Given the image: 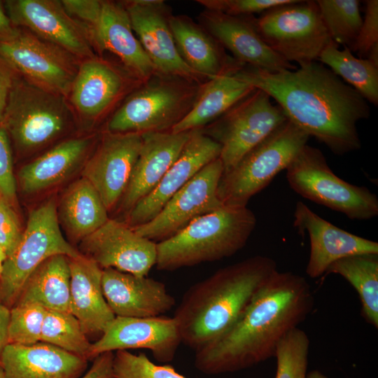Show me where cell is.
Wrapping results in <instances>:
<instances>
[{
  "mask_svg": "<svg viewBox=\"0 0 378 378\" xmlns=\"http://www.w3.org/2000/svg\"><path fill=\"white\" fill-rule=\"evenodd\" d=\"M7 255L3 248L0 246V260H5Z\"/></svg>",
  "mask_w": 378,
  "mask_h": 378,
  "instance_id": "50",
  "label": "cell"
},
{
  "mask_svg": "<svg viewBox=\"0 0 378 378\" xmlns=\"http://www.w3.org/2000/svg\"><path fill=\"white\" fill-rule=\"evenodd\" d=\"M142 144L139 133L107 132L83 171L108 212L118 205L129 183Z\"/></svg>",
  "mask_w": 378,
  "mask_h": 378,
  "instance_id": "18",
  "label": "cell"
},
{
  "mask_svg": "<svg viewBox=\"0 0 378 378\" xmlns=\"http://www.w3.org/2000/svg\"><path fill=\"white\" fill-rule=\"evenodd\" d=\"M192 131L141 134L142 144L129 183L118 204L126 216L136 203L157 186L180 155Z\"/></svg>",
  "mask_w": 378,
  "mask_h": 378,
  "instance_id": "23",
  "label": "cell"
},
{
  "mask_svg": "<svg viewBox=\"0 0 378 378\" xmlns=\"http://www.w3.org/2000/svg\"><path fill=\"white\" fill-rule=\"evenodd\" d=\"M306 378H330L318 370H314L307 372Z\"/></svg>",
  "mask_w": 378,
  "mask_h": 378,
  "instance_id": "49",
  "label": "cell"
},
{
  "mask_svg": "<svg viewBox=\"0 0 378 378\" xmlns=\"http://www.w3.org/2000/svg\"><path fill=\"white\" fill-rule=\"evenodd\" d=\"M6 8L14 25L28 29L76 57H95L87 31L67 14L60 1L11 0L6 1Z\"/></svg>",
  "mask_w": 378,
  "mask_h": 378,
  "instance_id": "15",
  "label": "cell"
},
{
  "mask_svg": "<svg viewBox=\"0 0 378 378\" xmlns=\"http://www.w3.org/2000/svg\"><path fill=\"white\" fill-rule=\"evenodd\" d=\"M0 197H1V196L0 195Z\"/></svg>",
  "mask_w": 378,
  "mask_h": 378,
  "instance_id": "53",
  "label": "cell"
},
{
  "mask_svg": "<svg viewBox=\"0 0 378 378\" xmlns=\"http://www.w3.org/2000/svg\"><path fill=\"white\" fill-rule=\"evenodd\" d=\"M69 312L87 335L99 337L115 317L104 296L102 269L92 259L80 254L69 258Z\"/></svg>",
  "mask_w": 378,
  "mask_h": 378,
  "instance_id": "26",
  "label": "cell"
},
{
  "mask_svg": "<svg viewBox=\"0 0 378 378\" xmlns=\"http://www.w3.org/2000/svg\"><path fill=\"white\" fill-rule=\"evenodd\" d=\"M169 26L181 58L202 78L234 74L244 66L225 55L208 32L186 17L170 15Z\"/></svg>",
  "mask_w": 378,
  "mask_h": 378,
  "instance_id": "27",
  "label": "cell"
},
{
  "mask_svg": "<svg viewBox=\"0 0 378 378\" xmlns=\"http://www.w3.org/2000/svg\"><path fill=\"white\" fill-rule=\"evenodd\" d=\"M310 341L307 334L299 327L290 330L276 349L275 378H306Z\"/></svg>",
  "mask_w": 378,
  "mask_h": 378,
  "instance_id": "37",
  "label": "cell"
},
{
  "mask_svg": "<svg viewBox=\"0 0 378 378\" xmlns=\"http://www.w3.org/2000/svg\"><path fill=\"white\" fill-rule=\"evenodd\" d=\"M22 234L18 216L9 202L0 197V246L7 257L16 247Z\"/></svg>",
  "mask_w": 378,
  "mask_h": 378,
  "instance_id": "43",
  "label": "cell"
},
{
  "mask_svg": "<svg viewBox=\"0 0 378 378\" xmlns=\"http://www.w3.org/2000/svg\"><path fill=\"white\" fill-rule=\"evenodd\" d=\"M378 47V1H365V16L359 33L352 46L351 52L359 58H366L370 51Z\"/></svg>",
  "mask_w": 378,
  "mask_h": 378,
  "instance_id": "41",
  "label": "cell"
},
{
  "mask_svg": "<svg viewBox=\"0 0 378 378\" xmlns=\"http://www.w3.org/2000/svg\"><path fill=\"white\" fill-rule=\"evenodd\" d=\"M322 20L331 39L350 48L363 23L358 0H317Z\"/></svg>",
  "mask_w": 378,
  "mask_h": 378,
  "instance_id": "36",
  "label": "cell"
},
{
  "mask_svg": "<svg viewBox=\"0 0 378 378\" xmlns=\"http://www.w3.org/2000/svg\"><path fill=\"white\" fill-rule=\"evenodd\" d=\"M15 194L10 146L6 131L0 126V195L10 202L14 200Z\"/></svg>",
  "mask_w": 378,
  "mask_h": 378,
  "instance_id": "44",
  "label": "cell"
},
{
  "mask_svg": "<svg viewBox=\"0 0 378 378\" xmlns=\"http://www.w3.org/2000/svg\"><path fill=\"white\" fill-rule=\"evenodd\" d=\"M256 223L247 206L222 205L157 243L155 266L174 271L229 258L245 246Z\"/></svg>",
  "mask_w": 378,
  "mask_h": 378,
  "instance_id": "4",
  "label": "cell"
},
{
  "mask_svg": "<svg viewBox=\"0 0 378 378\" xmlns=\"http://www.w3.org/2000/svg\"><path fill=\"white\" fill-rule=\"evenodd\" d=\"M10 309L0 303V362L1 356L8 342V327ZM1 365V364H0Z\"/></svg>",
  "mask_w": 378,
  "mask_h": 378,
  "instance_id": "48",
  "label": "cell"
},
{
  "mask_svg": "<svg viewBox=\"0 0 378 378\" xmlns=\"http://www.w3.org/2000/svg\"><path fill=\"white\" fill-rule=\"evenodd\" d=\"M90 145L88 138L68 139L25 164L18 172L22 190L33 193L59 183L80 162Z\"/></svg>",
  "mask_w": 378,
  "mask_h": 378,
  "instance_id": "30",
  "label": "cell"
},
{
  "mask_svg": "<svg viewBox=\"0 0 378 378\" xmlns=\"http://www.w3.org/2000/svg\"><path fill=\"white\" fill-rule=\"evenodd\" d=\"M102 287L115 316H160L176 304L165 284L147 276H138L113 268L102 270Z\"/></svg>",
  "mask_w": 378,
  "mask_h": 378,
  "instance_id": "21",
  "label": "cell"
},
{
  "mask_svg": "<svg viewBox=\"0 0 378 378\" xmlns=\"http://www.w3.org/2000/svg\"><path fill=\"white\" fill-rule=\"evenodd\" d=\"M264 42L286 61L298 65L317 61L332 41L316 1H298L273 7L253 18Z\"/></svg>",
  "mask_w": 378,
  "mask_h": 378,
  "instance_id": "9",
  "label": "cell"
},
{
  "mask_svg": "<svg viewBox=\"0 0 378 378\" xmlns=\"http://www.w3.org/2000/svg\"><path fill=\"white\" fill-rule=\"evenodd\" d=\"M113 378H186L169 365H156L145 354L116 351L113 360Z\"/></svg>",
  "mask_w": 378,
  "mask_h": 378,
  "instance_id": "39",
  "label": "cell"
},
{
  "mask_svg": "<svg viewBox=\"0 0 378 378\" xmlns=\"http://www.w3.org/2000/svg\"><path fill=\"white\" fill-rule=\"evenodd\" d=\"M220 153L219 144L201 129L192 130L178 158L154 190L131 209L125 223L134 227L151 220L177 191Z\"/></svg>",
  "mask_w": 378,
  "mask_h": 378,
  "instance_id": "19",
  "label": "cell"
},
{
  "mask_svg": "<svg viewBox=\"0 0 378 378\" xmlns=\"http://www.w3.org/2000/svg\"><path fill=\"white\" fill-rule=\"evenodd\" d=\"M233 75L267 93L290 122L335 155L360 148L356 125L370 115L368 102L322 63L275 72L244 65Z\"/></svg>",
  "mask_w": 378,
  "mask_h": 378,
  "instance_id": "1",
  "label": "cell"
},
{
  "mask_svg": "<svg viewBox=\"0 0 378 378\" xmlns=\"http://www.w3.org/2000/svg\"><path fill=\"white\" fill-rule=\"evenodd\" d=\"M88 360L52 344H8L0 364L4 378H80Z\"/></svg>",
  "mask_w": 378,
  "mask_h": 378,
  "instance_id": "24",
  "label": "cell"
},
{
  "mask_svg": "<svg viewBox=\"0 0 378 378\" xmlns=\"http://www.w3.org/2000/svg\"><path fill=\"white\" fill-rule=\"evenodd\" d=\"M293 226L299 233H307L310 254L306 273L318 278L335 261L357 254H378V243L346 232L323 219L302 202L294 211Z\"/></svg>",
  "mask_w": 378,
  "mask_h": 378,
  "instance_id": "20",
  "label": "cell"
},
{
  "mask_svg": "<svg viewBox=\"0 0 378 378\" xmlns=\"http://www.w3.org/2000/svg\"><path fill=\"white\" fill-rule=\"evenodd\" d=\"M61 218L71 236L82 240L108 219V211L94 186L85 178L66 190L60 203Z\"/></svg>",
  "mask_w": 378,
  "mask_h": 378,
  "instance_id": "32",
  "label": "cell"
},
{
  "mask_svg": "<svg viewBox=\"0 0 378 378\" xmlns=\"http://www.w3.org/2000/svg\"><path fill=\"white\" fill-rule=\"evenodd\" d=\"M3 263H4V260H0V278L1 276L2 270H3Z\"/></svg>",
  "mask_w": 378,
  "mask_h": 378,
  "instance_id": "51",
  "label": "cell"
},
{
  "mask_svg": "<svg viewBox=\"0 0 378 378\" xmlns=\"http://www.w3.org/2000/svg\"><path fill=\"white\" fill-rule=\"evenodd\" d=\"M20 30L12 23L6 13L1 1H0V43L8 42L15 38Z\"/></svg>",
  "mask_w": 378,
  "mask_h": 378,
  "instance_id": "47",
  "label": "cell"
},
{
  "mask_svg": "<svg viewBox=\"0 0 378 378\" xmlns=\"http://www.w3.org/2000/svg\"><path fill=\"white\" fill-rule=\"evenodd\" d=\"M223 172L219 158L209 162L170 198L154 218L132 228L156 244L174 236L195 219L223 205L217 194Z\"/></svg>",
  "mask_w": 378,
  "mask_h": 378,
  "instance_id": "13",
  "label": "cell"
},
{
  "mask_svg": "<svg viewBox=\"0 0 378 378\" xmlns=\"http://www.w3.org/2000/svg\"><path fill=\"white\" fill-rule=\"evenodd\" d=\"M294 0H197L208 10L220 12L233 16L252 15Z\"/></svg>",
  "mask_w": 378,
  "mask_h": 378,
  "instance_id": "40",
  "label": "cell"
},
{
  "mask_svg": "<svg viewBox=\"0 0 378 378\" xmlns=\"http://www.w3.org/2000/svg\"><path fill=\"white\" fill-rule=\"evenodd\" d=\"M65 98L17 76L0 126L22 150L43 146L66 128L70 111Z\"/></svg>",
  "mask_w": 378,
  "mask_h": 378,
  "instance_id": "10",
  "label": "cell"
},
{
  "mask_svg": "<svg viewBox=\"0 0 378 378\" xmlns=\"http://www.w3.org/2000/svg\"><path fill=\"white\" fill-rule=\"evenodd\" d=\"M314 303L304 276L276 271L229 330L195 351V367L216 375L248 369L274 357L281 340L307 318Z\"/></svg>",
  "mask_w": 378,
  "mask_h": 378,
  "instance_id": "2",
  "label": "cell"
},
{
  "mask_svg": "<svg viewBox=\"0 0 378 378\" xmlns=\"http://www.w3.org/2000/svg\"><path fill=\"white\" fill-rule=\"evenodd\" d=\"M344 83L352 87L367 102L378 104V65L367 58L355 57L348 47L342 50L332 41L318 60Z\"/></svg>",
  "mask_w": 378,
  "mask_h": 378,
  "instance_id": "34",
  "label": "cell"
},
{
  "mask_svg": "<svg viewBox=\"0 0 378 378\" xmlns=\"http://www.w3.org/2000/svg\"><path fill=\"white\" fill-rule=\"evenodd\" d=\"M16 74L17 71L0 54V120Z\"/></svg>",
  "mask_w": 378,
  "mask_h": 378,
  "instance_id": "45",
  "label": "cell"
},
{
  "mask_svg": "<svg viewBox=\"0 0 378 378\" xmlns=\"http://www.w3.org/2000/svg\"><path fill=\"white\" fill-rule=\"evenodd\" d=\"M309 136L288 120L223 172L217 194L223 205L246 206L307 144Z\"/></svg>",
  "mask_w": 378,
  "mask_h": 378,
  "instance_id": "6",
  "label": "cell"
},
{
  "mask_svg": "<svg viewBox=\"0 0 378 378\" xmlns=\"http://www.w3.org/2000/svg\"><path fill=\"white\" fill-rule=\"evenodd\" d=\"M90 37L99 50L115 55L137 78L146 81L158 74L132 29L123 4L103 1L99 21Z\"/></svg>",
  "mask_w": 378,
  "mask_h": 378,
  "instance_id": "25",
  "label": "cell"
},
{
  "mask_svg": "<svg viewBox=\"0 0 378 378\" xmlns=\"http://www.w3.org/2000/svg\"><path fill=\"white\" fill-rule=\"evenodd\" d=\"M80 253L102 269L113 268L147 276L157 259L156 243L141 237L125 222L109 218L81 240Z\"/></svg>",
  "mask_w": 378,
  "mask_h": 378,
  "instance_id": "14",
  "label": "cell"
},
{
  "mask_svg": "<svg viewBox=\"0 0 378 378\" xmlns=\"http://www.w3.org/2000/svg\"><path fill=\"white\" fill-rule=\"evenodd\" d=\"M253 18L208 10L202 16L207 32L239 63L272 72L295 69L296 66L284 59L264 42Z\"/></svg>",
  "mask_w": 378,
  "mask_h": 378,
  "instance_id": "22",
  "label": "cell"
},
{
  "mask_svg": "<svg viewBox=\"0 0 378 378\" xmlns=\"http://www.w3.org/2000/svg\"><path fill=\"white\" fill-rule=\"evenodd\" d=\"M132 29L158 74L199 83L202 76L183 60L169 26L166 6L161 0H134L125 4Z\"/></svg>",
  "mask_w": 378,
  "mask_h": 378,
  "instance_id": "17",
  "label": "cell"
},
{
  "mask_svg": "<svg viewBox=\"0 0 378 378\" xmlns=\"http://www.w3.org/2000/svg\"><path fill=\"white\" fill-rule=\"evenodd\" d=\"M326 274L342 276L356 290L365 321L378 328V254L350 255L332 262Z\"/></svg>",
  "mask_w": 378,
  "mask_h": 378,
  "instance_id": "33",
  "label": "cell"
},
{
  "mask_svg": "<svg viewBox=\"0 0 378 378\" xmlns=\"http://www.w3.org/2000/svg\"><path fill=\"white\" fill-rule=\"evenodd\" d=\"M60 2L70 17L80 25L84 24L83 27L90 36L99 21L103 1L62 0Z\"/></svg>",
  "mask_w": 378,
  "mask_h": 378,
  "instance_id": "42",
  "label": "cell"
},
{
  "mask_svg": "<svg viewBox=\"0 0 378 378\" xmlns=\"http://www.w3.org/2000/svg\"><path fill=\"white\" fill-rule=\"evenodd\" d=\"M0 54L29 82L69 97L79 66L74 55L21 31L13 40L0 43Z\"/></svg>",
  "mask_w": 378,
  "mask_h": 378,
  "instance_id": "12",
  "label": "cell"
},
{
  "mask_svg": "<svg viewBox=\"0 0 378 378\" xmlns=\"http://www.w3.org/2000/svg\"><path fill=\"white\" fill-rule=\"evenodd\" d=\"M181 344L178 328L173 317L115 316L92 343L89 360L107 351L146 349L157 361L167 363L174 358Z\"/></svg>",
  "mask_w": 378,
  "mask_h": 378,
  "instance_id": "16",
  "label": "cell"
},
{
  "mask_svg": "<svg viewBox=\"0 0 378 378\" xmlns=\"http://www.w3.org/2000/svg\"><path fill=\"white\" fill-rule=\"evenodd\" d=\"M46 309L37 304H16L10 309L8 344L30 345L41 342Z\"/></svg>",
  "mask_w": 378,
  "mask_h": 378,
  "instance_id": "38",
  "label": "cell"
},
{
  "mask_svg": "<svg viewBox=\"0 0 378 378\" xmlns=\"http://www.w3.org/2000/svg\"><path fill=\"white\" fill-rule=\"evenodd\" d=\"M113 351L102 353L93 359L90 368L80 378H113Z\"/></svg>",
  "mask_w": 378,
  "mask_h": 378,
  "instance_id": "46",
  "label": "cell"
},
{
  "mask_svg": "<svg viewBox=\"0 0 378 378\" xmlns=\"http://www.w3.org/2000/svg\"><path fill=\"white\" fill-rule=\"evenodd\" d=\"M69 257L55 255L29 276L14 305L33 303L46 309L69 312Z\"/></svg>",
  "mask_w": 378,
  "mask_h": 378,
  "instance_id": "31",
  "label": "cell"
},
{
  "mask_svg": "<svg viewBox=\"0 0 378 378\" xmlns=\"http://www.w3.org/2000/svg\"><path fill=\"white\" fill-rule=\"evenodd\" d=\"M125 86L122 74L109 63L94 57L79 64L69 97L83 116L95 118L116 101Z\"/></svg>",
  "mask_w": 378,
  "mask_h": 378,
  "instance_id": "28",
  "label": "cell"
},
{
  "mask_svg": "<svg viewBox=\"0 0 378 378\" xmlns=\"http://www.w3.org/2000/svg\"><path fill=\"white\" fill-rule=\"evenodd\" d=\"M0 378H4V370L1 365H0Z\"/></svg>",
  "mask_w": 378,
  "mask_h": 378,
  "instance_id": "52",
  "label": "cell"
},
{
  "mask_svg": "<svg viewBox=\"0 0 378 378\" xmlns=\"http://www.w3.org/2000/svg\"><path fill=\"white\" fill-rule=\"evenodd\" d=\"M80 254L62 235L55 203L50 200L33 209L16 247L3 263L0 303L10 309L32 272L55 255L69 258Z\"/></svg>",
  "mask_w": 378,
  "mask_h": 378,
  "instance_id": "8",
  "label": "cell"
},
{
  "mask_svg": "<svg viewBox=\"0 0 378 378\" xmlns=\"http://www.w3.org/2000/svg\"><path fill=\"white\" fill-rule=\"evenodd\" d=\"M208 79L200 85L188 113L171 132L178 133L204 127L255 89L233 74H223Z\"/></svg>",
  "mask_w": 378,
  "mask_h": 378,
  "instance_id": "29",
  "label": "cell"
},
{
  "mask_svg": "<svg viewBox=\"0 0 378 378\" xmlns=\"http://www.w3.org/2000/svg\"><path fill=\"white\" fill-rule=\"evenodd\" d=\"M277 270L274 259L258 255L222 267L191 286L173 316L181 343L196 351L225 334Z\"/></svg>",
  "mask_w": 378,
  "mask_h": 378,
  "instance_id": "3",
  "label": "cell"
},
{
  "mask_svg": "<svg viewBox=\"0 0 378 378\" xmlns=\"http://www.w3.org/2000/svg\"><path fill=\"white\" fill-rule=\"evenodd\" d=\"M287 120L270 97L255 88L201 130L220 144L225 172Z\"/></svg>",
  "mask_w": 378,
  "mask_h": 378,
  "instance_id": "11",
  "label": "cell"
},
{
  "mask_svg": "<svg viewBox=\"0 0 378 378\" xmlns=\"http://www.w3.org/2000/svg\"><path fill=\"white\" fill-rule=\"evenodd\" d=\"M286 176L298 195L351 220H370L378 216L377 195L368 188L351 184L335 174L317 148L304 146L286 169Z\"/></svg>",
  "mask_w": 378,
  "mask_h": 378,
  "instance_id": "7",
  "label": "cell"
},
{
  "mask_svg": "<svg viewBox=\"0 0 378 378\" xmlns=\"http://www.w3.org/2000/svg\"><path fill=\"white\" fill-rule=\"evenodd\" d=\"M198 83L156 74L132 93L107 125L111 133L167 132L188 113L197 96Z\"/></svg>",
  "mask_w": 378,
  "mask_h": 378,
  "instance_id": "5",
  "label": "cell"
},
{
  "mask_svg": "<svg viewBox=\"0 0 378 378\" xmlns=\"http://www.w3.org/2000/svg\"><path fill=\"white\" fill-rule=\"evenodd\" d=\"M41 342L89 360L92 343L78 320L69 312L46 309Z\"/></svg>",
  "mask_w": 378,
  "mask_h": 378,
  "instance_id": "35",
  "label": "cell"
}]
</instances>
